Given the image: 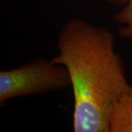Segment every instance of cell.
Masks as SVG:
<instances>
[{
    "label": "cell",
    "instance_id": "cell-2",
    "mask_svg": "<svg viewBox=\"0 0 132 132\" xmlns=\"http://www.w3.org/2000/svg\"><path fill=\"white\" fill-rule=\"evenodd\" d=\"M71 85L63 66L43 58L0 71V105L13 98L60 90Z\"/></svg>",
    "mask_w": 132,
    "mask_h": 132
},
{
    "label": "cell",
    "instance_id": "cell-1",
    "mask_svg": "<svg viewBox=\"0 0 132 132\" xmlns=\"http://www.w3.org/2000/svg\"><path fill=\"white\" fill-rule=\"evenodd\" d=\"M54 63L63 66L71 79L75 132H110L115 105L128 90L121 57L108 29L73 19L58 35Z\"/></svg>",
    "mask_w": 132,
    "mask_h": 132
},
{
    "label": "cell",
    "instance_id": "cell-3",
    "mask_svg": "<svg viewBox=\"0 0 132 132\" xmlns=\"http://www.w3.org/2000/svg\"><path fill=\"white\" fill-rule=\"evenodd\" d=\"M110 132H132V85L118 101L110 121Z\"/></svg>",
    "mask_w": 132,
    "mask_h": 132
},
{
    "label": "cell",
    "instance_id": "cell-5",
    "mask_svg": "<svg viewBox=\"0 0 132 132\" xmlns=\"http://www.w3.org/2000/svg\"><path fill=\"white\" fill-rule=\"evenodd\" d=\"M105 2L113 5H124L129 0H104Z\"/></svg>",
    "mask_w": 132,
    "mask_h": 132
},
{
    "label": "cell",
    "instance_id": "cell-4",
    "mask_svg": "<svg viewBox=\"0 0 132 132\" xmlns=\"http://www.w3.org/2000/svg\"><path fill=\"white\" fill-rule=\"evenodd\" d=\"M114 20L122 27L118 29L120 37L132 40V0H129L114 15Z\"/></svg>",
    "mask_w": 132,
    "mask_h": 132
}]
</instances>
